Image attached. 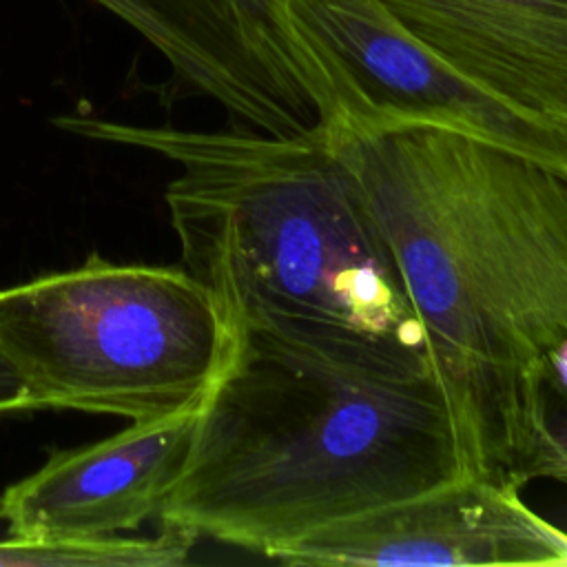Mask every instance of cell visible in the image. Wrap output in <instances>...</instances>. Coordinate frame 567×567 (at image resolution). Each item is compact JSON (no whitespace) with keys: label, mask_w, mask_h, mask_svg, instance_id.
<instances>
[{"label":"cell","mask_w":567,"mask_h":567,"mask_svg":"<svg viewBox=\"0 0 567 567\" xmlns=\"http://www.w3.org/2000/svg\"><path fill=\"white\" fill-rule=\"evenodd\" d=\"M328 135L425 330L461 478L516 481L543 390L567 385V171L441 126Z\"/></svg>","instance_id":"cell-1"},{"label":"cell","mask_w":567,"mask_h":567,"mask_svg":"<svg viewBox=\"0 0 567 567\" xmlns=\"http://www.w3.org/2000/svg\"><path fill=\"white\" fill-rule=\"evenodd\" d=\"M175 523L266 558L339 520L461 478L450 408L427 357L295 326H226Z\"/></svg>","instance_id":"cell-2"},{"label":"cell","mask_w":567,"mask_h":567,"mask_svg":"<svg viewBox=\"0 0 567 567\" xmlns=\"http://www.w3.org/2000/svg\"><path fill=\"white\" fill-rule=\"evenodd\" d=\"M71 133L157 153L184 268L226 326H295L427 357L392 246L328 128L275 137L60 117Z\"/></svg>","instance_id":"cell-3"},{"label":"cell","mask_w":567,"mask_h":567,"mask_svg":"<svg viewBox=\"0 0 567 567\" xmlns=\"http://www.w3.org/2000/svg\"><path fill=\"white\" fill-rule=\"evenodd\" d=\"M228 328L186 270L91 257L0 290V352L31 408L131 421L202 405L228 357Z\"/></svg>","instance_id":"cell-4"},{"label":"cell","mask_w":567,"mask_h":567,"mask_svg":"<svg viewBox=\"0 0 567 567\" xmlns=\"http://www.w3.org/2000/svg\"><path fill=\"white\" fill-rule=\"evenodd\" d=\"M284 18L328 75L348 124L458 131L567 171V126L481 89L416 40L381 0H281Z\"/></svg>","instance_id":"cell-5"},{"label":"cell","mask_w":567,"mask_h":567,"mask_svg":"<svg viewBox=\"0 0 567 567\" xmlns=\"http://www.w3.org/2000/svg\"><path fill=\"white\" fill-rule=\"evenodd\" d=\"M157 49L186 93L233 126L301 137L346 126L343 106L284 18L281 0H91Z\"/></svg>","instance_id":"cell-6"},{"label":"cell","mask_w":567,"mask_h":567,"mask_svg":"<svg viewBox=\"0 0 567 567\" xmlns=\"http://www.w3.org/2000/svg\"><path fill=\"white\" fill-rule=\"evenodd\" d=\"M509 478H458L339 520L284 549L286 565H567V532Z\"/></svg>","instance_id":"cell-7"},{"label":"cell","mask_w":567,"mask_h":567,"mask_svg":"<svg viewBox=\"0 0 567 567\" xmlns=\"http://www.w3.org/2000/svg\"><path fill=\"white\" fill-rule=\"evenodd\" d=\"M197 412L131 421L104 441L53 454L0 496L11 538L95 543L159 518L195 436Z\"/></svg>","instance_id":"cell-8"},{"label":"cell","mask_w":567,"mask_h":567,"mask_svg":"<svg viewBox=\"0 0 567 567\" xmlns=\"http://www.w3.org/2000/svg\"><path fill=\"white\" fill-rule=\"evenodd\" d=\"M427 49L512 106L567 126V0H381Z\"/></svg>","instance_id":"cell-9"},{"label":"cell","mask_w":567,"mask_h":567,"mask_svg":"<svg viewBox=\"0 0 567 567\" xmlns=\"http://www.w3.org/2000/svg\"><path fill=\"white\" fill-rule=\"evenodd\" d=\"M536 478L567 483V385H547L543 390L538 430L516 474L520 485Z\"/></svg>","instance_id":"cell-10"},{"label":"cell","mask_w":567,"mask_h":567,"mask_svg":"<svg viewBox=\"0 0 567 567\" xmlns=\"http://www.w3.org/2000/svg\"><path fill=\"white\" fill-rule=\"evenodd\" d=\"M29 394L20 381V377L13 372L9 361L0 352V414L2 412H16V410H29Z\"/></svg>","instance_id":"cell-11"}]
</instances>
